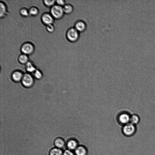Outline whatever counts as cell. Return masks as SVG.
<instances>
[{
	"instance_id": "1",
	"label": "cell",
	"mask_w": 155,
	"mask_h": 155,
	"mask_svg": "<svg viewBox=\"0 0 155 155\" xmlns=\"http://www.w3.org/2000/svg\"><path fill=\"white\" fill-rule=\"evenodd\" d=\"M50 13L55 20L62 19L65 14L63 7L57 5H55L51 8Z\"/></svg>"
},
{
	"instance_id": "2",
	"label": "cell",
	"mask_w": 155,
	"mask_h": 155,
	"mask_svg": "<svg viewBox=\"0 0 155 155\" xmlns=\"http://www.w3.org/2000/svg\"><path fill=\"white\" fill-rule=\"evenodd\" d=\"M66 36L69 41L72 42H75L79 39L80 32L74 27H71L67 31Z\"/></svg>"
},
{
	"instance_id": "3",
	"label": "cell",
	"mask_w": 155,
	"mask_h": 155,
	"mask_svg": "<svg viewBox=\"0 0 155 155\" xmlns=\"http://www.w3.org/2000/svg\"><path fill=\"white\" fill-rule=\"evenodd\" d=\"M122 130L125 135L128 137H132L136 134L137 128L135 125L129 123L123 126Z\"/></svg>"
},
{
	"instance_id": "4",
	"label": "cell",
	"mask_w": 155,
	"mask_h": 155,
	"mask_svg": "<svg viewBox=\"0 0 155 155\" xmlns=\"http://www.w3.org/2000/svg\"><path fill=\"white\" fill-rule=\"evenodd\" d=\"M20 50L22 54L29 56L34 53L35 51V46L31 42H26L22 44Z\"/></svg>"
},
{
	"instance_id": "5",
	"label": "cell",
	"mask_w": 155,
	"mask_h": 155,
	"mask_svg": "<svg viewBox=\"0 0 155 155\" xmlns=\"http://www.w3.org/2000/svg\"><path fill=\"white\" fill-rule=\"evenodd\" d=\"M23 85L25 87L30 88L32 87L34 83V80L32 76L28 73L23 75L21 81Z\"/></svg>"
},
{
	"instance_id": "6",
	"label": "cell",
	"mask_w": 155,
	"mask_h": 155,
	"mask_svg": "<svg viewBox=\"0 0 155 155\" xmlns=\"http://www.w3.org/2000/svg\"><path fill=\"white\" fill-rule=\"evenodd\" d=\"M41 20L43 24L45 25L53 24L54 22V19L50 13H45L41 16Z\"/></svg>"
},
{
	"instance_id": "7",
	"label": "cell",
	"mask_w": 155,
	"mask_h": 155,
	"mask_svg": "<svg viewBox=\"0 0 155 155\" xmlns=\"http://www.w3.org/2000/svg\"><path fill=\"white\" fill-rule=\"evenodd\" d=\"M79 32L85 31L87 28V25L83 21L79 20L75 23L74 27Z\"/></svg>"
},
{
	"instance_id": "8",
	"label": "cell",
	"mask_w": 155,
	"mask_h": 155,
	"mask_svg": "<svg viewBox=\"0 0 155 155\" xmlns=\"http://www.w3.org/2000/svg\"><path fill=\"white\" fill-rule=\"evenodd\" d=\"M131 116L125 113L120 114L118 118L119 123L124 125L130 122Z\"/></svg>"
},
{
	"instance_id": "9",
	"label": "cell",
	"mask_w": 155,
	"mask_h": 155,
	"mask_svg": "<svg viewBox=\"0 0 155 155\" xmlns=\"http://www.w3.org/2000/svg\"><path fill=\"white\" fill-rule=\"evenodd\" d=\"M78 146V142L75 139L69 140L66 144L67 149L73 151H74Z\"/></svg>"
},
{
	"instance_id": "10",
	"label": "cell",
	"mask_w": 155,
	"mask_h": 155,
	"mask_svg": "<svg viewBox=\"0 0 155 155\" xmlns=\"http://www.w3.org/2000/svg\"><path fill=\"white\" fill-rule=\"evenodd\" d=\"M8 13L7 7L5 4L1 1L0 2V17L2 19L5 18Z\"/></svg>"
},
{
	"instance_id": "11",
	"label": "cell",
	"mask_w": 155,
	"mask_h": 155,
	"mask_svg": "<svg viewBox=\"0 0 155 155\" xmlns=\"http://www.w3.org/2000/svg\"><path fill=\"white\" fill-rule=\"evenodd\" d=\"M23 75L22 73L19 71H16L12 74V78L13 80L16 82H18L21 81Z\"/></svg>"
},
{
	"instance_id": "12",
	"label": "cell",
	"mask_w": 155,
	"mask_h": 155,
	"mask_svg": "<svg viewBox=\"0 0 155 155\" xmlns=\"http://www.w3.org/2000/svg\"><path fill=\"white\" fill-rule=\"evenodd\" d=\"M75 155H87V149L84 146L79 145L74 151Z\"/></svg>"
},
{
	"instance_id": "13",
	"label": "cell",
	"mask_w": 155,
	"mask_h": 155,
	"mask_svg": "<svg viewBox=\"0 0 155 155\" xmlns=\"http://www.w3.org/2000/svg\"><path fill=\"white\" fill-rule=\"evenodd\" d=\"M54 144L56 147L59 149L63 148L66 146V143L64 140L60 137L58 138L55 140Z\"/></svg>"
},
{
	"instance_id": "14",
	"label": "cell",
	"mask_w": 155,
	"mask_h": 155,
	"mask_svg": "<svg viewBox=\"0 0 155 155\" xmlns=\"http://www.w3.org/2000/svg\"><path fill=\"white\" fill-rule=\"evenodd\" d=\"M18 61L22 64H26L29 61L28 56L24 54H21L18 57Z\"/></svg>"
},
{
	"instance_id": "15",
	"label": "cell",
	"mask_w": 155,
	"mask_h": 155,
	"mask_svg": "<svg viewBox=\"0 0 155 155\" xmlns=\"http://www.w3.org/2000/svg\"><path fill=\"white\" fill-rule=\"evenodd\" d=\"M63 8L65 14H71L74 10L73 6L70 4H66L63 7Z\"/></svg>"
},
{
	"instance_id": "16",
	"label": "cell",
	"mask_w": 155,
	"mask_h": 155,
	"mask_svg": "<svg viewBox=\"0 0 155 155\" xmlns=\"http://www.w3.org/2000/svg\"><path fill=\"white\" fill-rule=\"evenodd\" d=\"M26 69L29 73H34L37 70L35 66L31 61H29L25 64Z\"/></svg>"
},
{
	"instance_id": "17",
	"label": "cell",
	"mask_w": 155,
	"mask_h": 155,
	"mask_svg": "<svg viewBox=\"0 0 155 155\" xmlns=\"http://www.w3.org/2000/svg\"><path fill=\"white\" fill-rule=\"evenodd\" d=\"M30 16H35L39 14V8L36 6H32L30 7L29 10Z\"/></svg>"
},
{
	"instance_id": "18",
	"label": "cell",
	"mask_w": 155,
	"mask_h": 155,
	"mask_svg": "<svg viewBox=\"0 0 155 155\" xmlns=\"http://www.w3.org/2000/svg\"><path fill=\"white\" fill-rule=\"evenodd\" d=\"M140 120V118L137 115L134 114L131 116L130 123L135 125L139 124Z\"/></svg>"
},
{
	"instance_id": "19",
	"label": "cell",
	"mask_w": 155,
	"mask_h": 155,
	"mask_svg": "<svg viewBox=\"0 0 155 155\" xmlns=\"http://www.w3.org/2000/svg\"><path fill=\"white\" fill-rule=\"evenodd\" d=\"M63 151L60 149L56 148L51 149L50 152V155H63Z\"/></svg>"
},
{
	"instance_id": "20",
	"label": "cell",
	"mask_w": 155,
	"mask_h": 155,
	"mask_svg": "<svg viewBox=\"0 0 155 155\" xmlns=\"http://www.w3.org/2000/svg\"><path fill=\"white\" fill-rule=\"evenodd\" d=\"M43 3L47 7H51L55 5L56 1L55 0H44Z\"/></svg>"
},
{
	"instance_id": "21",
	"label": "cell",
	"mask_w": 155,
	"mask_h": 155,
	"mask_svg": "<svg viewBox=\"0 0 155 155\" xmlns=\"http://www.w3.org/2000/svg\"><path fill=\"white\" fill-rule=\"evenodd\" d=\"M20 14L23 17L27 18L30 16L29 10L27 8L23 7L20 10Z\"/></svg>"
},
{
	"instance_id": "22",
	"label": "cell",
	"mask_w": 155,
	"mask_h": 155,
	"mask_svg": "<svg viewBox=\"0 0 155 155\" xmlns=\"http://www.w3.org/2000/svg\"><path fill=\"white\" fill-rule=\"evenodd\" d=\"M46 29L49 33H53L55 30V27L54 24H51L46 25Z\"/></svg>"
},
{
	"instance_id": "23",
	"label": "cell",
	"mask_w": 155,
	"mask_h": 155,
	"mask_svg": "<svg viewBox=\"0 0 155 155\" xmlns=\"http://www.w3.org/2000/svg\"><path fill=\"white\" fill-rule=\"evenodd\" d=\"M34 75L36 78L37 79H41L42 77V74L41 72L39 70H36L34 73Z\"/></svg>"
},
{
	"instance_id": "24",
	"label": "cell",
	"mask_w": 155,
	"mask_h": 155,
	"mask_svg": "<svg viewBox=\"0 0 155 155\" xmlns=\"http://www.w3.org/2000/svg\"><path fill=\"white\" fill-rule=\"evenodd\" d=\"M56 3L57 5L63 7L66 4V1L64 0H57L56 1Z\"/></svg>"
},
{
	"instance_id": "25",
	"label": "cell",
	"mask_w": 155,
	"mask_h": 155,
	"mask_svg": "<svg viewBox=\"0 0 155 155\" xmlns=\"http://www.w3.org/2000/svg\"><path fill=\"white\" fill-rule=\"evenodd\" d=\"M63 155H75L74 151L68 149H66L64 151Z\"/></svg>"
}]
</instances>
